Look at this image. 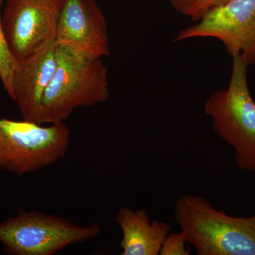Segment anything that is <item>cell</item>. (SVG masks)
<instances>
[{
    "label": "cell",
    "mask_w": 255,
    "mask_h": 255,
    "mask_svg": "<svg viewBox=\"0 0 255 255\" xmlns=\"http://www.w3.org/2000/svg\"><path fill=\"white\" fill-rule=\"evenodd\" d=\"M110 96L108 69L102 58H80L58 46L56 69L42 97L36 123L64 122L76 109L105 103Z\"/></svg>",
    "instance_id": "6da1fadb"
},
{
    "label": "cell",
    "mask_w": 255,
    "mask_h": 255,
    "mask_svg": "<svg viewBox=\"0 0 255 255\" xmlns=\"http://www.w3.org/2000/svg\"><path fill=\"white\" fill-rule=\"evenodd\" d=\"M174 217L199 255H255V215L233 217L187 194L176 203Z\"/></svg>",
    "instance_id": "7a4b0ae2"
},
{
    "label": "cell",
    "mask_w": 255,
    "mask_h": 255,
    "mask_svg": "<svg viewBox=\"0 0 255 255\" xmlns=\"http://www.w3.org/2000/svg\"><path fill=\"white\" fill-rule=\"evenodd\" d=\"M229 85L214 92L204 105L214 131L235 149L238 168L255 172V102L248 82L249 65L241 55L232 57Z\"/></svg>",
    "instance_id": "3957f363"
},
{
    "label": "cell",
    "mask_w": 255,
    "mask_h": 255,
    "mask_svg": "<svg viewBox=\"0 0 255 255\" xmlns=\"http://www.w3.org/2000/svg\"><path fill=\"white\" fill-rule=\"evenodd\" d=\"M70 144L64 122L43 126L0 119V170L17 176L36 172L65 157Z\"/></svg>",
    "instance_id": "277c9868"
},
{
    "label": "cell",
    "mask_w": 255,
    "mask_h": 255,
    "mask_svg": "<svg viewBox=\"0 0 255 255\" xmlns=\"http://www.w3.org/2000/svg\"><path fill=\"white\" fill-rule=\"evenodd\" d=\"M100 226H79L65 218L20 209L0 222V243L11 255H54L67 247L99 236Z\"/></svg>",
    "instance_id": "5b68a950"
},
{
    "label": "cell",
    "mask_w": 255,
    "mask_h": 255,
    "mask_svg": "<svg viewBox=\"0 0 255 255\" xmlns=\"http://www.w3.org/2000/svg\"><path fill=\"white\" fill-rule=\"evenodd\" d=\"M65 0H7L3 28L11 54L17 61L55 43Z\"/></svg>",
    "instance_id": "8992f818"
},
{
    "label": "cell",
    "mask_w": 255,
    "mask_h": 255,
    "mask_svg": "<svg viewBox=\"0 0 255 255\" xmlns=\"http://www.w3.org/2000/svg\"><path fill=\"white\" fill-rule=\"evenodd\" d=\"M196 38L219 40L231 57L241 55L248 65L255 64V0H230L180 30L174 41Z\"/></svg>",
    "instance_id": "52a82bcc"
},
{
    "label": "cell",
    "mask_w": 255,
    "mask_h": 255,
    "mask_svg": "<svg viewBox=\"0 0 255 255\" xmlns=\"http://www.w3.org/2000/svg\"><path fill=\"white\" fill-rule=\"evenodd\" d=\"M108 26L95 0H65L55 44L86 59L108 56L111 52Z\"/></svg>",
    "instance_id": "ba28073f"
},
{
    "label": "cell",
    "mask_w": 255,
    "mask_h": 255,
    "mask_svg": "<svg viewBox=\"0 0 255 255\" xmlns=\"http://www.w3.org/2000/svg\"><path fill=\"white\" fill-rule=\"evenodd\" d=\"M55 43L17 61L13 79L11 100L16 102L23 120L36 123L42 97L57 67Z\"/></svg>",
    "instance_id": "9c48e42d"
},
{
    "label": "cell",
    "mask_w": 255,
    "mask_h": 255,
    "mask_svg": "<svg viewBox=\"0 0 255 255\" xmlns=\"http://www.w3.org/2000/svg\"><path fill=\"white\" fill-rule=\"evenodd\" d=\"M123 237L120 243L122 255H158L162 243L171 233L168 223H150L143 208L133 211L128 207L119 209L115 217Z\"/></svg>",
    "instance_id": "30bf717a"
},
{
    "label": "cell",
    "mask_w": 255,
    "mask_h": 255,
    "mask_svg": "<svg viewBox=\"0 0 255 255\" xmlns=\"http://www.w3.org/2000/svg\"><path fill=\"white\" fill-rule=\"evenodd\" d=\"M3 1L4 0H0V80L4 91L11 98L12 95L13 79L18 62L11 54L4 36L1 14Z\"/></svg>",
    "instance_id": "8fae6325"
},
{
    "label": "cell",
    "mask_w": 255,
    "mask_h": 255,
    "mask_svg": "<svg viewBox=\"0 0 255 255\" xmlns=\"http://www.w3.org/2000/svg\"><path fill=\"white\" fill-rule=\"evenodd\" d=\"M179 14L189 17L194 22L201 21L213 10L230 0H167Z\"/></svg>",
    "instance_id": "7c38bea8"
},
{
    "label": "cell",
    "mask_w": 255,
    "mask_h": 255,
    "mask_svg": "<svg viewBox=\"0 0 255 255\" xmlns=\"http://www.w3.org/2000/svg\"><path fill=\"white\" fill-rule=\"evenodd\" d=\"M187 238L184 232L169 233L162 243L160 255H189L190 249L186 248Z\"/></svg>",
    "instance_id": "4fadbf2b"
},
{
    "label": "cell",
    "mask_w": 255,
    "mask_h": 255,
    "mask_svg": "<svg viewBox=\"0 0 255 255\" xmlns=\"http://www.w3.org/2000/svg\"><path fill=\"white\" fill-rule=\"evenodd\" d=\"M152 1H161V0H152Z\"/></svg>",
    "instance_id": "5bb4252c"
}]
</instances>
